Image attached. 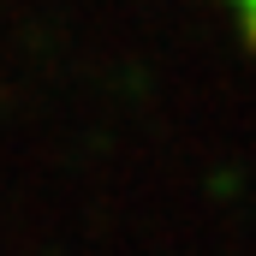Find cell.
<instances>
[{"instance_id":"1","label":"cell","mask_w":256,"mask_h":256,"mask_svg":"<svg viewBox=\"0 0 256 256\" xmlns=\"http://www.w3.org/2000/svg\"><path fill=\"white\" fill-rule=\"evenodd\" d=\"M232 12H238V24H244V36L256 42V0H226Z\"/></svg>"}]
</instances>
